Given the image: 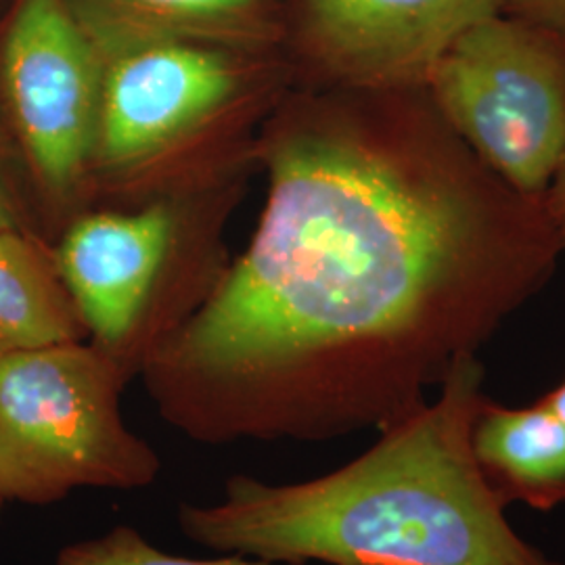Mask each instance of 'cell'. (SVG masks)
<instances>
[{"mask_svg":"<svg viewBox=\"0 0 565 565\" xmlns=\"http://www.w3.org/2000/svg\"><path fill=\"white\" fill-rule=\"evenodd\" d=\"M264 162L247 249L141 364L163 422L202 445L384 431L562 256L545 200L494 174L425 88L296 95Z\"/></svg>","mask_w":565,"mask_h":565,"instance_id":"6da1fadb","label":"cell"},{"mask_svg":"<svg viewBox=\"0 0 565 565\" xmlns=\"http://www.w3.org/2000/svg\"><path fill=\"white\" fill-rule=\"evenodd\" d=\"M484 366L461 356L440 396L359 459L296 484L233 476L221 501L179 507L195 545L302 565H562L509 525L471 452Z\"/></svg>","mask_w":565,"mask_h":565,"instance_id":"7a4b0ae2","label":"cell"},{"mask_svg":"<svg viewBox=\"0 0 565 565\" xmlns=\"http://www.w3.org/2000/svg\"><path fill=\"white\" fill-rule=\"evenodd\" d=\"M130 375L93 342L2 356L0 501L51 505L78 488L153 484L162 461L121 419V387Z\"/></svg>","mask_w":565,"mask_h":565,"instance_id":"3957f363","label":"cell"},{"mask_svg":"<svg viewBox=\"0 0 565 565\" xmlns=\"http://www.w3.org/2000/svg\"><path fill=\"white\" fill-rule=\"evenodd\" d=\"M425 90L455 135L515 191L545 198L565 160V36L509 13L471 25Z\"/></svg>","mask_w":565,"mask_h":565,"instance_id":"277c9868","label":"cell"},{"mask_svg":"<svg viewBox=\"0 0 565 565\" xmlns=\"http://www.w3.org/2000/svg\"><path fill=\"white\" fill-rule=\"evenodd\" d=\"M103 60L63 0H20L0 41V102L42 189L70 198L93 174Z\"/></svg>","mask_w":565,"mask_h":565,"instance_id":"5b68a950","label":"cell"},{"mask_svg":"<svg viewBox=\"0 0 565 565\" xmlns=\"http://www.w3.org/2000/svg\"><path fill=\"white\" fill-rule=\"evenodd\" d=\"M242 93L239 55L223 49L151 44L103 61L93 172H141L198 137Z\"/></svg>","mask_w":565,"mask_h":565,"instance_id":"8992f818","label":"cell"},{"mask_svg":"<svg viewBox=\"0 0 565 565\" xmlns=\"http://www.w3.org/2000/svg\"><path fill=\"white\" fill-rule=\"evenodd\" d=\"M501 0H296L303 61L321 88L413 90Z\"/></svg>","mask_w":565,"mask_h":565,"instance_id":"52a82bcc","label":"cell"},{"mask_svg":"<svg viewBox=\"0 0 565 565\" xmlns=\"http://www.w3.org/2000/svg\"><path fill=\"white\" fill-rule=\"evenodd\" d=\"M172 237V210L153 203L139 212L84 216L55 254L90 340L130 371L141 369L160 338L153 303Z\"/></svg>","mask_w":565,"mask_h":565,"instance_id":"ba28073f","label":"cell"},{"mask_svg":"<svg viewBox=\"0 0 565 565\" xmlns=\"http://www.w3.org/2000/svg\"><path fill=\"white\" fill-rule=\"evenodd\" d=\"M102 60L151 44L242 55L277 39L270 0H63Z\"/></svg>","mask_w":565,"mask_h":565,"instance_id":"9c48e42d","label":"cell"},{"mask_svg":"<svg viewBox=\"0 0 565 565\" xmlns=\"http://www.w3.org/2000/svg\"><path fill=\"white\" fill-rule=\"evenodd\" d=\"M471 452L503 505H564L565 424L543 404L509 408L486 398L471 427Z\"/></svg>","mask_w":565,"mask_h":565,"instance_id":"30bf717a","label":"cell"},{"mask_svg":"<svg viewBox=\"0 0 565 565\" xmlns=\"http://www.w3.org/2000/svg\"><path fill=\"white\" fill-rule=\"evenodd\" d=\"M86 335L55 258L18 228H0V359Z\"/></svg>","mask_w":565,"mask_h":565,"instance_id":"8fae6325","label":"cell"},{"mask_svg":"<svg viewBox=\"0 0 565 565\" xmlns=\"http://www.w3.org/2000/svg\"><path fill=\"white\" fill-rule=\"evenodd\" d=\"M55 565H277L264 559H247L243 555L221 559H191L168 555L151 545L141 532L130 525H118L103 536L65 546Z\"/></svg>","mask_w":565,"mask_h":565,"instance_id":"7c38bea8","label":"cell"},{"mask_svg":"<svg viewBox=\"0 0 565 565\" xmlns=\"http://www.w3.org/2000/svg\"><path fill=\"white\" fill-rule=\"evenodd\" d=\"M503 13L534 21L565 36V0H501Z\"/></svg>","mask_w":565,"mask_h":565,"instance_id":"4fadbf2b","label":"cell"},{"mask_svg":"<svg viewBox=\"0 0 565 565\" xmlns=\"http://www.w3.org/2000/svg\"><path fill=\"white\" fill-rule=\"evenodd\" d=\"M20 205L13 191V184L7 170V147L0 135V228H18L20 226Z\"/></svg>","mask_w":565,"mask_h":565,"instance_id":"5bb4252c","label":"cell"},{"mask_svg":"<svg viewBox=\"0 0 565 565\" xmlns=\"http://www.w3.org/2000/svg\"><path fill=\"white\" fill-rule=\"evenodd\" d=\"M545 207L548 212V218L553 223V228L557 233L562 254H565V160L557 172V177L551 182V186L546 189Z\"/></svg>","mask_w":565,"mask_h":565,"instance_id":"9a60e30c","label":"cell"},{"mask_svg":"<svg viewBox=\"0 0 565 565\" xmlns=\"http://www.w3.org/2000/svg\"><path fill=\"white\" fill-rule=\"evenodd\" d=\"M539 403L548 408L553 415H557L565 424V380L555 390L545 394Z\"/></svg>","mask_w":565,"mask_h":565,"instance_id":"2e32d148","label":"cell"},{"mask_svg":"<svg viewBox=\"0 0 565 565\" xmlns=\"http://www.w3.org/2000/svg\"><path fill=\"white\" fill-rule=\"evenodd\" d=\"M0 507H2V501H0Z\"/></svg>","mask_w":565,"mask_h":565,"instance_id":"e0dca14e","label":"cell"}]
</instances>
